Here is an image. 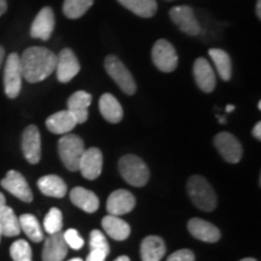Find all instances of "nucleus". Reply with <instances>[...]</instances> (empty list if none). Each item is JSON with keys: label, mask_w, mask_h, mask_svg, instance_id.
Here are the masks:
<instances>
[{"label": "nucleus", "mask_w": 261, "mask_h": 261, "mask_svg": "<svg viewBox=\"0 0 261 261\" xmlns=\"http://www.w3.org/2000/svg\"><path fill=\"white\" fill-rule=\"evenodd\" d=\"M233 110H234V106H227V107H226V112H227V113L233 112Z\"/></svg>", "instance_id": "43"}, {"label": "nucleus", "mask_w": 261, "mask_h": 261, "mask_svg": "<svg viewBox=\"0 0 261 261\" xmlns=\"http://www.w3.org/2000/svg\"><path fill=\"white\" fill-rule=\"evenodd\" d=\"M70 201L86 213H94L99 208V200L93 191L76 187L70 192Z\"/></svg>", "instance_id": "22"}, {"label": "nucleus", "mask_w": 261, "mask_h": 261, "mask_svg": "<svg viewBox=\"0 0 261 261\" xmlns=\"http://www.w3.org/2000/svg\"><path fill=\"white\" fill-rule=\"evenodd\" d=\"M188 230L195 238L203 241V242L214 243L220 240L219 228L211 224L210 221L198 219V218L189 220Z\"/></svg>", "instance_id": "18"}, {"label": "nucleus", "mask_w": 261, "mask_h": 261, "mask_svg": "<svg viewBox=\"0 0 261 261\" xmlns=\"http://www.w3.org/2000/svg\"><path fill=\"white\" fill-rule=\"evenodd\" d=\"M127 10L143 18H150L158 11L156 0H117Z\"/></svg>", "instance_id": "27"}, {"label": "nucleus", "mask_w": 261, "mask_h": 261, "mask_svg": "<svg viewBox=\"0 0 261 261\" xmlns=\"http://www.w3.org/2000/svg\"><path fill=\"white\" fill-rule=\"evenodd\" d=\"M0 227H2L3 236L15 237L21 233L18 218L16 217L14 210L9 205H5L0 211Z\"/></svg>", "instance_id": "28"}, {"label": "nucleus", "mask_w": 261, "mask_h": 261, "mask_svg": "<svg viewBox=\"0 0 261 261\" xmlns=\"http://www.w3.org/2000/svg\"><path fill=\"white\" fill-rule=\"evenodd\" d=\"M208 54L217 68L219 76L224 81H230L232 76V63H231L230 55L221 48H211Z\"/></svg>", "instance_id": "26"}, {"label": "nucleus", "mask_w": 261, "mask_h": 261, "mask_svg": "<svg viewBox=\"0 0 261 261\" xmlns=\"http://www.w3.org/2000/svg\"><path fill=\"white\" fill-rule=\"evenodd\" d=\"M5 205H6V198H5V196L0 192V211H2Z\"/></svg>", "instance_id": "41"}, {"label": "nucleus", "mask_w": 261, "mask_h": 261, "mask_svg": "<svg viewBox=\"0 0 261 261\" xmlns=\"http://www.w3.org/2000/svg\"><path fill=\"white\" fill-rule=\"evenodd\" d=\"M4 58H5V50H4V47L0 45V68H2L3 62H4Z\"/></svg>", "instance_id": "39"}, {"label": "nucleus", "mask_w": 261, "mask_h": 261, "mask_svg": "<svg viewBox=\"0 0 261 261\" xmlns=\"http://www.w3.org/2000/svg\"><path fill=\"white\" fill-rule=\"evenodd\" d=\"M84 140L77 135H64L58 140V154L65 166L71 172L79 171L80 160L85 152Z\"/></svg>", "instance_id": "3"}, {"label": "nucleus", "mask_w": 261, "mask_h": 261, "mask_svg": "<svg viewBox=\"0 0 261 261\" xmlns=\"http://www.w3.org/2000/svg\"><path fill=\"white\" fill-rule=\"evenodd\" d=\"M22 77L19 56L16 52H12L6 58L4 68V91L10 99H15L21 93Z\"/></svg>", "instance_id": "6"}, {"label": "nucleus", "mask_w": 261, "mask_h": 261, "mask_svg": "<svg viewBox=\"0 0 261 261\" xmlns=\"http://www.w3.org/2000/svg\"><path fill=\"white\" fill-rule=\"evenodd\" d=\"M114 261H130V260H129V257H128V256H126V255H121V256L116 257V259L114 260Z\"/></svg>", "instance_id": "42"}, {"label": "nucleus", "mask_w": 261, "mask_h": 261, "mask_svg": "<svg viewBox=\"0 0 261 261\" xmlns=\"http://www.w3.org/2000/svg\"><path fill=\"white\" fill-rule=\"evenodd\" d=\"M22 151L31 165H37L41 159V137L35 125H29L22 135Z\"/></svg>", "instance_id": "10"}, {"label": "nucleus", "mask_w": 261, "mask_h": 261, "mask_svg": "<svg viewBox=\"0 0 261 261\" xmlns=\"http://www.w3.org/2000/svg\"><path fill=\"white\" fill-rule=\"evenodd\" d=\"M188 194L192 203L202 211L211 212L217 207V195L207 179L201 175H192L189 179Z\"/></svg>", "instance_id": "2"}, {"label": "nucleus", "mask_w": 261, "mask_h": 261, "mask_svg": "<svg viewBox=\"0 0 261 261\" xmlns=\"http://www.w3.org/2000/svg\"><path fill=\"white\" fill-rule=\"evenodd\" d=\"M99 112L104 119L110 123H119L123 117L121 104L110 93H104L99 98Z\"/></svg>", "instance_id": "23"}, {"label": "nucleus", "mask_w": 261, "mask_h": 261, "mask_svg": "<svg viewBox=\"0 0 261 261\" xmlns=\"http://www.w3.org/2000/svg\"><path fill=\"white\" fill-rule=\"evenodd\" d=\"M63 226V215L58 208H51L44 219V228L48 234L60 232Z\"/></svg>", "instance_id": "31"}, {"label": "nucleus", "mask_w": 261, "mask_h": 261, "mask_svg": "<svg viewBox=\"0 0 261 261\" xmlns=\"http://www.w3.org/2000/svg\"><path fill=\"white\" fill-rule=\"evenodd\" d=\"M104 67H106L107 73L109 76L115 81L117 86L121 89L123 92L128 96L136 93L137 84L133 79L130 71L127 69V67L123 64V62L119 57L109 55L104 61Z\"/></svg>", "instance_id": "5"}, {"label": "nucleus", "mask_w": 261, "mask_h": 261, "mask_svg": "<svg viewBox=\"0 0 261 261\" xmlns=\"http://www.w3.org/2000/svg\"><path fill=\"white\" fill-rule=\"evenodd\" d=\"M63 238H64L65 243H67V246L73 248V249H75V250L83 248L84 243H85L84 238L80 237L79 232H77L75 228H69V230L65 231V232L63 233Z\"/></svg>", "instance_id": "34"}, {"label": "nucleus", "mask_w": 261, "mask_h": 261, "mask_svg": "<svg viewBox=\"0 0 261 261\" xmlns=\"http://www.w3.org/2000/svg\"><path fill=\"white\" fill-rule=\"evenodd\" d=\"M69 261H83V259H80V257H74V259H71Z\"/></svg>", "instance_id": "45"}, {"label": "nucleus", "mask_w": 261, "mask_h": 261, "mask_svg": "<svg viewBox=\"0 0 261 261\" xmlns=\"http://www.w3.org/2000/svg\"><path fill=\"white\" fill-rule=\"evenodd\" d=\"M18 221L21 230H23V232L27 234L29 240H32L35 243L41 242L44 240V233H42L40 223H39L34 215L22 214L18 218Z\"/></svg>", "instance_id": "29"}, {"label": "nucleus", "mask_w": 261, "mask_h": 261, "mask_svg": "<svg viewBox=\"0 0 261 261\" xmlns=\"http://www.w3.org/2000/svg\"><path fill=\"white\" fill-rule=\"evenodd\" d=\"M19 61L22 76L28 83L37 84L47 79L56 70L57 56L46 47L32 46L25 48Z\"/></svg>", "instance_id": "1"}, {"label": "nucleus", "mask_w": 261, "mask_h": 261, "mask_svg": "<svg viewBox=\"0 0 261 261\" xmlns=\"http://www.w3.org/2000/svg\"><path fill=\"white\" fill-rule=\"evenodd\" d=\"M77 122L69 110H62L47 117L46 127L54 135H68L76 127Z\"/></svg>", "instance_id": "20"}, {"label": "nucleus", "mask_w": 261, "mask_h": 261, "mask_svg": "<svg viewBox=\"0 0 261 261\" xmlns=\"http://www.w3.org/2000/svg\"><path fill=\"white\" fill-rule=\"evenodd\" d=\"M167 261H195V254L190 249H180L169 255Z\"/></svg>", "instance_id": "35"}, {"label": "nucleus", "mask_w": 261, "mask_h": 261, "mask_svg": "<svg viewBox=\"0 0 261 261\" xmlns=\"http://www.w3.org/2000/svg\"><path fill=\"white\" fill-rule=\"evenodd\" d=\"M8 10V2L6 0H0V17L5 14Z\"/></svg>", "instance_id": "38"}, {"label": "nucleus", "mask_w": 261, "mask_h": 261, "mask_svg": "<svg viewBox=\"0 0 261 261\" xmlns=\"http://www.w3.org/2000/svg\"><path fill=\"white\" fill-rule=\"evenodd\" d=\"M256 16L259 17V19L261 18V0H257L256 2V9H255Z\"/></svg>", "instance_id": "40"}, {"label": "nucleus", "mask_w": 261, "mask_h": 261, "mask_svg": "<svg viewBox=\"0 0 261 261\" xmlns=\"http://www.w3.org/2000/svg\"><path fill=\"white\" fill-rule=\"evenodd\" d=\"M56 18H55L54 10L48 6L42 8L38 15L35 16L31 27V37L34 39L47 41L54 33Z\"/></svg>", "instance_id": "12"}, {"label": "nucleus", "mask_w": 261, "mask_h": 261, "mask_svg": "<svg viewBox=\"0 0 261 261\" xmlns=\"http://www.w3.org/2000/svg\"><path fill=\"white\" fill-rule=\"evenodd\" d=\"M80 71V63L77 57L70 48H63L57 56L56 73L60 83L67 84L73 80Z\"/></svg>", "instance_id": "11"}, {"label": "nucleus", "mask_w": 261, "mask_h": 261, "mask_svg": "<svg viewBox=\"0 0 261 261\" xmlns=\"http://www.w3.org/2000/svg\"><path fill=\"white\" fill-rule=\"evenodd\" d=\"M92 102V96L85 91H77L68 99V110L76 120L77 125L84 123L89 119V107Z\"/></svg>", "instance_id": "17"}, {"label": "nucleus", "mask_w": 261, "mask_h": 261, "mask_svg": "<svg viewBox=\"0 0 261 261\" xmlns=\"http://www.w3.org/2000/svg\"><path fill=\"white\" fill-rule=\"evenodd\" d=\"M166 2H174V0H166Z\"/></svg>", "instance_id": "48"}, {"label": "nucleus", "mask_w": 261, "mask_h": 261, "mask_svg": "<svg viewBox=\"0 0 261 261\" xmlns=\"http://www.w3.org/2000/svg\"><path fill=\"white\" fill-rule=\"evenodd\" d=\"M10 255L14 261H32V248L24 240H17L10 247Z\"/></svg>", "instance_id": "32"}, {"label": "nucleus", "mask_w": 261, "mask_h": 261, "mask_svg": "<svg viewBox=\"0 0 261 261\" xmlns=\"http://www.w3.org/2000/svg\"><path fill=\"white\" fill-rule=\"evenodd\" d=\"M166 254V244L159 236H148L140 246L142 261H160Z\"/></svg>", "instance_id": "21"}, {"label": "nucleus", "mask_w": 261, "mask_h": 261, "mask_svg": "<svg viewBox=\"0 0 261 261\" xmlns=\"http://www.w3.org/2000/svg\"><path fill=\"white\" fill-rule=\"evenodd\" d=\"M194 77L198 89L205 93L213 92L217 85L215 73L205 58L198 57L194 63Z\"/></svg>", "instance_id": "15"}, {"label": "nucleus", "mask_w": 261, "mask_h": 261, "mask_svg": "<svg viewBox=\"0 0 261 261\" xmlns=\"http://www.w3.org/2000/svg\"><path fill=\"white\" fill-rule=\"evenodd\" d=\"M257 109H261V102H259V103H257Z\"/></svg>", "instance_id": "46"}, {"label": "nucleus", "mask_w": 261, "mask_h": 261, "mask_svg": "<svg viewBox=\"0 0 261 261\" xmlns=\"http://www.w3.org/2000/svg\"><path fill=\"white\" fill-rule=\"evenodd\" d=\"M151 58L155 67L163 73H171L178 67V54L173 45L166 39L155 42L151 51Z\"/></svg>", "instance_id": "7"}, {"label": "nucleus", "mask_w": 261, "mask_h": 261, "mask_svg": "<svg viewBox=\"0 0 261 261\" xmlns=\"http://www.w3.org/2000/svg\"><path fill=\"white\" fill-rule=\"evenodd\" d=\"M2 236H3V232H2V227H0V241H2Z\"/></svg>", "instance_id": "47"}, {"label": "nucleus", "mask_w": 261, "mask_h": 261, "mask_svg": "<svg viewBox=\"0 0 261 261\" xmlns=\"http://www.w3.org/2000/svg\"><path fill=\"white\" fill-rule=\"evenodd\" d=\"M253 136L257 140H261V122H256V125L253 128Z\"/></svg>", "instance_id": "37"}, {"label": "nucleus", "mask_w": 261, "mask_h": 261, "mask_svg": "<svg viewBox=\"0 0 261 261\" xmlns=\"http://www.w3.org/2000/svg\"><path fill=\"white\" fill-rule=\"evenodd\" d=\"M108 253L100 249H91V253L86 257V261H106Z\"/></svg>", "instance_id": "36"}, {"label": "nucleus", "mask_w": 261, "mask_h": 261, "mask_svg": "<svg viewBox=\"0 0 261 261\" xmlns=\"http://www.w3.org/2000/svg\"><path fill=\"white\" fill-rule=\"evenodd\" d=\"M119 171L121 177L133 187H144L150 178L148 166L136 155H125L119 161Z\"/></svg>", "instance_id": "4"}, {"label": "nucleus", "mask_w": 261, "mask_h": 261, "mask_svg": "<svg viewBox=\"0 0 261 261\" xmlns=\"http://www.w3.org/2000/svg\"><path fill=\"white\" fill-rule=\"evenodd\" d=\"M90 247L91 249H100L109 254L110 247L104 234L99 230H93L90 234Z\"/></svg>", "instance_id": "33"}, {"label": "nucleus", "mask_w": 261, "mask_h": 261, "mask_svg": "<svg viewBox=\"0 0 261 261\" xmlns=\"http://www.w3.org/2000/svg\"><path fill=\"white\" fill-rule=\"evenodd\" d=\"M102 226L104 231L115 241H125L130 233L129 225L122 220L120 217L115 215H107L103 218Z\"/></svg>", "instance_id": "24"}, {"label": "nucleus", "mask_w": 261, "mask_h": 261, "mask_svg": "<svg viewBox=\"0 0 261 261\" xmlns=\"http://www.w3.org/2000/svg\"><path fill=\"white\" fill-rule=\"evenodd\" d=\"M214 145L223 159L228 163H237L243 155V148L240 140L228 132H220L215 136Z\"/></svg>", "instance_id": "9"}, {"label": "nucleus", "mask_w": 261, "mask_h": 261, "mask_svg": "<svg viewBox=\"0 0 261 261\" xmlns=\"http://www.w3.org/2000/svg\"><path fill=\"white\" fill-rule=\"evenodd\" d=\"M103 169V154L98 148H90L85 150L80 160L79 171L84 178L93 180L100 175Z\"/></svg>", "instance_id": "14"}, {"label": "nucleus", "mask_w": 261, "mask_h": 261, "mask_svg": "<svg viewBox=\"0 0 261 261\" xmlns=\"http://www.w3.org/2000/svg\"><path fill=\"white\" fill-rule=\"evenodd\" d=\"M68 254V246L63 233L50 234L42 249V261H63Z\"/></svg>", "instance_id": "19"}, {"label": "nucleus", "mask_w": 261, "mask_h": 261, "mask_svg": "<svg viewBox=\"0 0 261 261\" xmlns=\"http://www.w3.org/2000/svg\"><path fill=\"white\" fill-rule=\"evenodd\" d=\"M38 188L42 194L50 197L62 198L67 194V184L62 178L55 174L44 175L38 180Z\"/></svg>", "instance_id": "25"}, {"label": "nucleus", "mask_w": 261, "mask_h": 261, "mask_svg": "<svg viewBox=\"0 0 261 261\" xmlns=\"http://www.w3.org/2000/svg\"><path fill=\"white\" fill-rule=\"evenodd\" d=\"M169 16H171L173 23L177 25L182 33L191 35V37L200 34V23L196 18L194 10L190 6H174L169 10Z\"/></svg>", "instance_id": "8"}, {"label": "nucleus", "mask_w": 261, "mask_h": 261, "mask_svg": "<svg viewBox=\"0 0 261 261\" xmlns=\"http://www.w3.org/2000/svg\"><path fill=\"white\" fill-rule=\"evenodd\" d=\"M136 207V198L129 191L120 190L114 191L110 194L107 201V211L110 215L121 217L123 214L129 213Z\"/></svg>", "instance_id": "16"}, {"label": "nucleus", "mask_w": 261, "mask_h": 261, "mask_svg": "<svg viewBox=\"0 0 261 261\" xmlns=\"http://www.w3.org/2000/svg\"><path fill=\"white\" fill-rule=\"evenodd\" d=\"M0 184L6 191L14 195L18 200L27 202V203L33 201V192L31 188H29L25 178L19 172L9 171L6 173V177L0 181Z\"/></svg>", "instance_id": "13"}, {"label": "nucleus", "mask_w": 261, "mask_h": 261, "mask_svg": "<svg viewBox=\"0 0 261 261\" xmlns=\"http://www.w3.org/2000/svg\"><path fill=\"white\" fill-rule=\"evenodd\" d=\"M240 261H256L255 259H253V257H246V259H242Z\"/></svg>", "instance_id": "44"}, {"label": "nucleus", "mask_w": 261, "mask_h": 261, "mask_svg": "<svg viewBox=\"0 0 261 261\" xmlns=\"http://www.w3.org/2000/svg\"><path fill=\"white\" fill-rule=\"evenodd\" d=\"M94 0H64L63 14L69 19H77L86 14Z\"/></svg>", "instance_id": "30"}]
</instances>
